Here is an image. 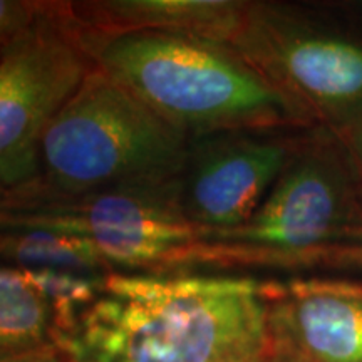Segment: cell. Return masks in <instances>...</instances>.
<instances>
[{"label": "cell", "instance_id": "obj_1", "mask_svg": "<svg viewBox=\"0 0 362 362\" xmlns=\"http://www.w3.org/2000/svg\"><path fill=\"white\" fill-rule=\"evenodd\" d=\"M262 285L111 272L61 351L74 362H237L267 344Z\"/></svg>", "mask_w": 362, "mask_h": 362}, {"label": "cell", "instance_id": "obj_2", "mask_svg": "<svg viewBox=\"0 0 362 362\" xmlns=\"http://www.w3.org/2000/svg\"><path fill=\"white\" fill-rule=\"evenodd\" d=\"M83 34L99 69L189 139L228 131L314 129L225 40L156 30Z\"/></svg>", "mask_w": 362, "mask_h": 362}, {"label": "cell", "instance_id": "obj_3", "mask_svg": "<svg viewBox=\"0 0 362 362\" xmlns=\"http://www.w3.org/2000/svg\"><path fill=\"white\" fill-rule=\"evenodd\" d=\"M189 144L188 134L96 66L45 131L39 175L19 188L79 194L176 180Z\"/></svg>", "mask_w": 362, "mask_h": 362}, {"label": "cell", "instance_id": "obj_4", "mask_svg": "<svg viewBox=\"0 0 362 362\" xmlns=\"http://www.w3.org/2000/svg\"><path fill=\"white\" fill-rule=\"evenodd\" d=\"M362 211L336 136L302 131L274 188L250 220L225 232L200 233L187 267L298 270L336 240Z\"/></svg>", "mask_w": 362, "mask_h": 362}, {"label": "cell", "instance_id": "obj_5", "mask_svg": "<svg viewBox=\"0 0 362 362\" xmlns=\"http://www.w3.org/2000/svg\"><path fill=\"white\" fill-rule=\"evenodd\" d=\"M2 230L42 228L94 243L117 272L165 275L187 267L200 232L181 208L180 178L79 194L16 188L2 192Z\"/></svg>", "mask_w": 362, "mask_h": 362}, {"label": "cell", "instance_id": "obj_6", "mask_svg": "<svg viewBox=\"0 0 362 362\" xmlns=\"http://www.w3.org/2000/svg\"><path fill=\"white\" fill-rule=\"evenodd\" d=\"M96 69L67 2H35L33 21L0 37V189L39 175L49 126Z\"/></svg>", "mask_w": 362, "mask_h": 362}, {"label": "cell", "instance_id": "obj_7", "mask_svg": "<svg viewBox=\"0 0 362 362\" xmlns=\"http://www.w3.org/2000/svg\"><path fill=\"white\" fill-rule=\"evenodd\" d=\"M230 44L307 116L341 129L362 116V40L279 2H247Z\"/></svg>", "mask_w": 362, "mask_h": 362}, {"label": "cell", "instance_id": "obj_8", "mask_svg": "<svg viewBox=\"0 0 362 362\" xmlns=\"http://www.w3.org/2000/svg\"><path fill=\"white\" fill-rule=\"evenodd\" d=\"M305 131V129H304ZM302 131H228L192 139L180 200L200 233L250 220L274 188Z\"/></svg>", "mask_w": 362, "mask_h": 362}, {"label": "cell", "instance_id": "obj_9", "mask_svg": "<svg viewBox=\"0 0 362 362\" xmlns=\"http://www.w3.org/2000/svg\"><path fill=\"white\" fill-rule=\"evenodd\" d=\"M267 347L284 362H362V282L265 280Z\"/></svg>", "mask_w": 362, "mask_h": 362}, {"label": "cell", "instance_id": "obj_10", "mask_svg": "<svg viewBox=\"0 0 362 362\" xmlns=\"http://www.w3.org/2000/svg\"><path fill=\"white\" fill-rule=\"evenodd\" d=\"M247 2L238 0H89L67 2L72 19L98 34L185 33L230 42Z\"/></svg>", "mask_w": 362, "mask_h": 362}, {"label": "cell", "instance_id": "obj_11", "mask_svg": "<svg viewBox=\"0 0 362 362\" xmlns=\"http://www.w3.org/2000/svg\"><path fill=\"white\" fill-rule=\"evenodd\" d=\"M51 300L19 267L0 269V356L11 357L54 346Z\"/></svg>", "mask_w": 362, "mask_h": 362}, {"label": "cell", "instance_id": "obj_12", "mask_svg": "<svg viewBox=\"0 0 362 362\" xmlns=\"http://www.w3.org/2000/svg\"><path fill=\"white\" fill-rule=\"evenodd\" d=\"M0 252L4 264L19 269H47L83 275L116 272L89 240L54 230H2Z\"/></svg>", "mask_w": 362, "mask_h": 362}, {"label": "cell", "instance_id": "obj_13", "mask_svg": "<svg viewBox=\"0 0 362 362\" xmlns=\"http://www.w3.org/2000/svg\"><path fill=\"white\" fill-rule=\"evenodd\" d=\"M298 270L362 272V211L336 240L307 257Z\"/></svg>", "mask_w": 362, "mask_h": 362}, {"label": "cell", "instance_id": "obj_14", "mask_svg": "<svg viewBox=\"0 0 362 362\" xmlns=\"http://www.w3.org/2000/svg\"><path fill=\"white\" fill-rule=\"evenodd\" d=\"M330 131V129H329ZM336 136L339 146H341L347 166H349L352 180H354L357 197L362 206V116L352 121L351 124L341 129L332 131Z\"/></svg>", "mask_w": 362, "mask_h": 362}, {"label": "cell", "instance_id": "obj_15", "mask_svg": "<svg viewBox=\"0 0 362 362\" xmlns=\"http://www.w3.org/2000/svg\"><path fill=\"white\" fill-rule=\"evenodd\" d=\"M0 362H74L66 352L57 349L56 346H47L42 349L25 352V354L2 357Z\"/></svg>", "mask_w": 362, "mask_h": 362}, {"label": "cell", "instance_id": "obj_16", "mask_svg": "<svg viewBox=\"0 0 362 362\" xmlns=\"http://www.w3.org/2000/svg\"><path fill=\"white\" fill-rule=\"evenodd\" d=\"M237 362H284V361L280 359V357L275 356L265 344L264 349H260L259 352H255V354L248 356V357H245V359H240Z\"/></svg>", "mask_w": 362, "mask_h": 362}, {"label": "cell", "instance_id": "obj_17", "mask_svg": "<svg viewBox=\"0 0 362 362\" xmlns=\"http://www.w3.org/2000/svg\"><path fill=\"white\" fill-rule=\"evenodd\" d=\"M357 8H359V11H362V2L357 4Z\"/></svg>", "mask_w": 362, "mask_h": 362}]
</instances>
